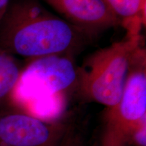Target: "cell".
Listing matches in <instances>:
<instances>
[{"label": "cell", "instance_id": "cell-4", "mask_svg": "<svg viewBox=\"0 0 146 146\" xmlns=\"http://www.w3.org/2000/svg\"><path fill=\"white\" fill-rule=\"evenodd\" d=\"M70 55L55 54L28 60L10 98L14 104L38 96H62L76 87L77 68Z\"/></svg>", "mask_w": 146, "mask_h": 146}, {"label": "cell", "instance_id": "cell-5", "mask_svg": "<svg viewBox=\"0 0 146 146\" xmlns=\"http://www.w3.org/2000/svg\"><path fill=\"white\" fill-rule=\"evenodd\" d=\"M70 126L48 121L12 104L0 106V146H57Z\"/></svg>", "mask_w": 146, "mask_h": 146}, {"label": "cell", "instance_id": "cell-9", "mask_svg": "<svg viewBox=\"0 0 146 146\" xmlns=\"http://www.w3.org/2000/svg\"><path fill=\"white\" fill-rule=\"evenodd\" d=\"M57 146H85V144L81 137L70 128Z\"/></svg>", "mask_w": 146, "mask_h": 146}, {"label": "cell", "instance_id": "cell-7", "mask_svg": "<svg viewBox=\"0 0 146 146\" xmlns=\"http://www.w3.org/2000/svg\"><path fill=\"white\" fill-rule=\"evenodd\" d=\"M127 32L141 31L146 25V0H104Z\"/></svg>", "mask_w": 146, "mask_h": 146}, {"label": "cell", "instance_id": "cell-3", "mask_svg": "<svg viewBox=\"0 0 146 146\" xmlns=\"http://www.w3.org/2000/svg\"><path fill=\"white\" fill-rule=\"evenodd\" d=\"M146 127V51L135 52L119 102L106 108L100 146H135V138Z\"/></svg>", "mask_w": 146, "mask_h": 146}, {"label": "cell", "instance_id": "cell-10", "mask_svg": "<svg viewBox=\"0 0 146 146\" xmlns=\"http://www.w3.org/2000/svg\"><path fill=\"white\" fill-rule=\"evenodd\" d=\"M10 3V0H0V23L6 12Z\"/></svg>", "mask_w": 146, "mask_h": 146}, {"label": "cell", "instance_id": "cell-8", "mask_svg": "<svg viewBox=\"0 0 146 146\" xmlns=\"http://www.w3.org/2000/svg\"><path fill=\"white\" fill-rule=\"evenodd\" d=\"M22 69L14 56L0 50V106L10 98Z\"/></svg>", "mask_w": 146, "mask_h": 146}, {"label": "cell", "instance_id": "cell-2", "mask_svg": "<svg viewBox=\"0 0 146 146\" xmlns=\"http://www.w3.org/2000/svg\"><path fill=\"white\" fill-rule=\"evenodd\" d=\"M141 45V33H127L122 41L91 54L77 68L79 94L106 108L116 105L123 95L133 55Z\"/></svg>", "mask_w": 146, "mask_h": 146}, {"label": "cell", "instance_id": "cell-6", "mask_svg": "<svg viewBox=\"0 0 146 146\" xmlns=\"http://www.w3.org/2000/svg\"><path fill=\"white\" fill-rule=\"evenodd\" d=\"M91 38L120 25L104 0H41Z\"/></svg>", "mask_w": 146, "mask_h": 146}, {"label": "cell", "instance_id": "cell-1", "mask_svg": "<svg viewBox=\"0 0 146 146\" xmlns=\"http://www.w3.org/2000/svg\"><path fill=\"white\" fill-rule=\"evenodd\" d=\"M91 39L51 13L39 0L10 3L0 23V50L27 60L55 54L73 56Z\"/></svg>", "mask_w": 146, "mask_h": 146}]
</instances>
